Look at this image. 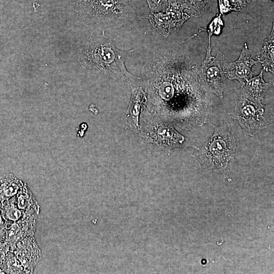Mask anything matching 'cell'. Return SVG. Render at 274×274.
<instances>
[{"instance_id": "6da1fadb", "label": "cell", "mask_w": 274, "mask_h": 274, "mask_svg": "<svg viewBox=\"0 0 274 274\" xmlns=\"http://www.w3.org/2000/svg\"><path fill=\"white\" fill-rule=\"evenodd\" d=\"M212 126L213 134L200 148L196 149L192 157L201 168L227 175L230 173L237 154L238 139L234 130L226 122Z\"/></svg>"}, {"instance_id": "7a4b0ae2", "label": "cell", "mask_w": 274, "mask_h": 274, "mask_svg": "<svg viewBox=\"0 0 274 274\" xmlns=\"http://www.w3.org/2000/svg\"><path fill=\"white\" fill-rule=\"evenodd\" d=\"M124 54L111 40L103 39L90 45L82 52L80 60L85 66L105 74L119 78H128L131 75L126 68Z\"/></svg>"}, {"instance_id": "3957f363", "label": "cell", "mask_w": 274, "mask_h": 274, "mask_svg": "<svg viewBox=\"0 0 274 274\" xmlns=\"http://www.w3.org/2000/svg\"><path fill=\"white\" fill-rule=\"evenodd\" d=\"M212 47L207 48L206 57L200 65L192 67L196 79L206 92L213 93L221 98L223 97L225 84L228 80L224 55L218 51L215 57L211 55Z\"/></svg>"}, {"instance_id": "277c9868", "label": "cell", "mask_w": 274, "mask_h": 274, "mask_svg": "<svg viewBox=\"0 0 274 274\" xmlns=\"http://www.w3.org/2000/svg\"><path fill=\"white\" fill-rule=\"evenodd\" d=\"M229 115L243 132L251 136L267 127L273 119L267 106L253 102L241 96Z\"/></svg>"}, {"instance_id": "5b68a950", "label": "cell", "mask_w": 274, "mask_h": 274, "mask_svg": "<svg viewBox=\"0 0 274 274\" xmlns=\"http://www.w3.org/2000/svg\"><path fill=\"white\" fill-rule=\"evenodd\" d=\"M77 8L83 15L100 21L124 18L132 13L127 0H79Z\"/></svg>"}, {"instance_id": "8992f818", "label": "cell", "mask_w": 274, "mask_h": 274, "mask_svg": "<svg viewBox=\"0 0 274 274\" xmlns=\"http://www.w3.org/2000/svg\"><path fill=\"white\" fill-rule=\"evenodd\" d=\"M150 139L154 144L158 146L177 148L185 145L191 146L195 149L197 148L178 132L171 124L167 122L156 123L150 132Z\"/></svg>"}, {"instance_id": "52a82bcc", "label": "cell", "mask_w": 274, "mask_h": 274, "mask_svg": "<svg viewBox=\"0 0 274 274\" xmlns=\"http://www.w3.org/2000/svg\"><path fill=\"white\" fill-rule=\"evenodd\" d=\"M13 252L27 274L33 272L42 258L41 250L34 236L26 237L19 242Z\"/></svg>"}, {"instance_id": "ba28073f", "label": "cell", "mask_w": 274, "mask_h": 274, "mask_svg": "<svg viewBox=\"0 0 274 274\" xmlns=\"http://www.w3.org/2000/svg\"><path fill=\"white\" fill-rule=\"evenodd\" d=\"M257 62L252 58L251 51L245 43L239 58L234 62L225 64L228 79L236 80L242 85L253 77L252 67Z\"/></svg>"}, {"instance_id": "9c48e42d", "label": "cell", "mask_w": 274, "mask_h": 274, "mask_svg": "<svg viewBox=\"0 0 274 274\" xmlns=\"http://www.w3.org/2000/svg\"><path fill=\"white\" fill-rule=\"evenodd\" d=\"M38 216L29 215L17 222L5 225L6 242L10 250L13 251L16 245L23 238L34 236Z\"/></svg>"}, {"instance_id": "30bf717a", "label": "cell", "mask_w": 274, "mask_h": 274, "mask_svg": "<svg viewBox=\"0 0 274 274\" xmlns=\"http://www.w3.org/2000/svg\"><path fill=\"white\" fill-rule=\"evenodd\" d=\"M271 83L265 82L263 79V70L252 77L242 85L241 96L256 104H261Z\"/></svg>"}, {"instance_id": "8fae6325", "label": "cell", "mask_w": 274, "mask_h": 274, "mask_svg": "<svg viewBox=\"0 0 274 274\" xmlns=\"http://www.w3.org/2000/svg\"><path fill=\"white\" fill-rule=\"evenodd\" d=\"M146 101V93L142 88H134L132 90L129 106L125 114L126 124L134 131H138L140 129V114Z\"/></svg>"}, {"instance_id": "7c38bea8", "label": "cell", "mask_w": 274, "mask_h": 274, "mask_svg": "<svg viewBox=\"0 0 274 274\" xmlns=\"http://www.w3.org/2000/svg\"><path fill=\"white\" fill-rule=\"evenodd\" d=\"M13 198L17 207L24 213L39 216L40 206L27 184L25 183L21 190Z\"/></svg>"}, {"instance_id": "4fadbf2b", "label": "cell", "mask_w": 274, "mask_h": 274, "mask_svg": "<svg viewBox=\"0 0 274 274\" xmlns=\"http://www.w3.org/2000/svg\"><path fill=\"white\" fill-rule=\"evenodd\" d=\"M257 62L263 67V70L270 72L273 74L274 71V25L267 38L265 40L261 50L256 55Z\"/></svg>"}, {"instance_id": "5bb4252c", "label": "cell", "mask_w": 274, "mask_h": 274, "mask_svg": "<svg viewBox=\"0 0 274 274\" xmlns=\"http://www.w3.org/2000/svg\"><path fill=\"white\" fill-rule=\"evenodd\" d=\"M25 183L12 173H6L0 176V200L11 198L21 190Z\"/></svg>"}, {"instance_id": "9a60e30c", "label": "cell", "mask_w": 274, "mask_h": 274, "mask_svg": "<svg viewBox=\"0 0 274 274\" xmlns=\"http://www.w3.org/2000/svg\"><path fill=\"white\" fill-rule=\"evenodd\" d=\"M27 216L29 215L17 207L13 197L2 201V217L5 225L17 222Z\"/></svg>"}, {"instance_id": "2e32d148", "label": "cell", "mask_w": 274, "mask_h": 274, "mask_svg": "<svg viewBox=\"0 0 274 274\" xmlns=\"http://www.w3.org/2000/svg\"><path fill=\"white\" fill-rule=\"evenodd\" d=\"M186 13L191 17L201 16L208 8L210 0H181Z\"/></svg>"}, {"instance_id": "e0dca14e", "label": "cell", "mask_w": 274, "mask_h": 274, "mask_svg": "<svg viewBox=\"0 0 274 274\" xmlns=\"http://www.w3.org/2000/svg\"><path fill=\"white\" fill-rule=\"evenodd\" d=\"M2 273L21 274L25 273L21 263L14 252L9 250L6 256L2 266Z\"/></svg>"}, {"instance_id": "ac0fdd59", "label": "cell", "mask_w": 274, "mask_h": 274, "mask_svg": "<svg viewBox=\"0 0 274 274\" xmlns=\"http://www.w3.org/2000/svg\"><path fill=\"white\" fill-rule=\"evenodd\" d=\"M223 25L221 15H217L211 22L207 29L209 35V46H211V38L213 34L219 35L221 31V26Z\"/></svg>"}, {"instance_id": "d6986e66", "label": "cell", "mask_w": 274, "mask_h": 274, "mask_svg": "<svg viewBox=\"0 0 274 274\" xmlns=\"http://www.w3.org/2000/svg\"><path fill=\"white\" fill-rule=\"evenodd\" d=\"M232 10L236 11H245L251 0H229Z\"/></svg>"}, {"instance_id": "ffe728a7", "label": "cell", "mask_w": 274, "mask_h": 274, "mask_svg": "<svg viewBox=\"0 0 274 274\" xmlns=\"http://www.w3.org/2000/svg\"><path fill=\"white\" fill-rule=\"evenodd\" d=\"M220 14L225 15L233 11L229 0H218Z\"/></svg>"}, {"instance_id": "44dd1931", "label": "cell", "mask_w": 274, "mask_h": 274, "mask_svg": "<svg viewBox=\"0 0 274 274\" xmlns=\"http://www.w3.org/2000/svg\"><path fill=\"white\" fill-rule=\"evenodd\" d=\"M10 250L7 242H0V273H2V266L7 252Z\"/></svg>"}, {"instance_id": "7402d4cb", "label": "cell", "mask_w": 274, "mask_h": 274, "mask_svg": "<svg viewBox=\"0 0 274 274\" xmlns=\"http://www.w3.org/2000/svg\"><path fill=\"white\" fill-rule=\"evenodd\" d=\"M6 227L5 222L2 219L0 222V242H6Z\"/></svg>"}, {"instance_id": "603a6c76", "label": "cell", "mask_w": 274, "mask_h": 274, "mask_svg": "<svg viewBox=\"0 0 274 274\" xmlns=\"http://www.w3.org/2000/svg\"><path fill=\"white\" fill-rule=\"evenodd\" d=\"M2 201L1 200H0V222L2 221Z\"/></svg>"}, {"instance_id": "cb8c5ba5", "label": "cell", "mask_w": 274, "mask_h": 274, "mask_svg": "<svg viewBox=\"0 0 274 274\" xmlns=\"http://www.w3.org/2000/svg\"><path fill=\"white\" fill-rule=\"evenodd\" d=\"M270 1H273V0H270Z\"/></svg>"}]
</instances>
